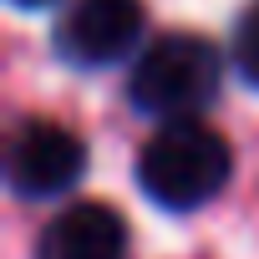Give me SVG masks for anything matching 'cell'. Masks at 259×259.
I'll use <instances>...</instances> for the list:
<instances>
[{
  "label": "cell",
  "mask_w": 259,
  "mask_h": 259,
  "mask_svg": "<svg viewBox=\"0 0 259 259\" xmlns=\"http://www.w3.org/2000/svg\"><path fill=\"white\" fill-rule=\"evenodd\" d=\"M224 56L213 41L193 31H168L148 41L127 66V102L133 112L173 127V122H203V107L219 97Z\"/></svg>",
  "instance_id": "cell-1"
},
{
  "label": "cell",
  "mask_w": 259,
  "mask_h": 259,
  "mask_svg": "<svg viewBox=\"0 0 259 259\" xmlns=\"http://www.w3.org/2000/svg\"><path fill=\"white\" fill-rule=\"evenodd\" d=\"M133 173H138V188L148 193V203H158L168 213H188V208H203L208 198H219V188L234 173V153L208 122H173V127H158L138 148Z\"/></svg>",
  "instance_id": "cell-2"
},
{
  "label": "cell",
  "mask_w": 259,
  "mask_h": 259,
  "mask_svg": "<svg viewBox=\"0 0 259 259\" xmlns=\"http://www.w3.org/2000/svg\"><path fill=\"white\" fill-rule=\"evenodd\" d=\"M87 173V143L61 122L26 117L6 143V183L16 198H56Z\"/></svg>",
  "instance_id": "cell-3"
},
{
  "label": "cell",
  "mask_w": 259,
  "mask_h": 259,
  "mask_svg": "<svg viewBox=\"0 0 259 259\" xmlns=\"http://www.w3.org/2000/svg\"><path fill=\"white\" fill-rule=\"evenodd\" d=\"M143 26H148L143 0H66L51 41L61 61L97 71V66H117L122 56H133Z\"/></svg>",
  "instance_id": "cell-4"
},
{
  "label": "cell",
  "mask_w": 259,
  "mask_h": 259,
  "mask_svg": "<svg viewBox=\"0 0 259 259\" xmlns=\"http://www.w3.org/2000/svg\"><path fill=\"white\" fill-rule=\"evenodd\" d=\"M36 259H127V219L112 203L81 198L46 219Z\"/></svg>",
  "instance_id": "cell-5"
},
{
  "label": "cell",
  "mask_w": 259,
  "mask_h": 259,
  "mask_svg": "<svg viewBox=\"0 0 259 259\" xmlns=\"http://www.w3.org/2000/svg\"><path fill=\"white\" fill-rule=\"evenodd\" d=\"M234 71L249 87H259V0H249L234 26Z\"/></svg>",
  "instance_id": "cell-6"
},
{
  "label": "cell",
  "mask_w": 259,
  "mask_h": 259,
  "mask_svg": "<svg viewBox=\"0 0 259 259\" xmlns=\"http://www.w3.org/2000/svg\"><path fill=\"white\" fill-rule=\"evenodd\" d=\"M11 6H21V11H41V6H51V0H11Z\"/></svg>",
  "instance_id": "cell-7"
}]
</instances>
